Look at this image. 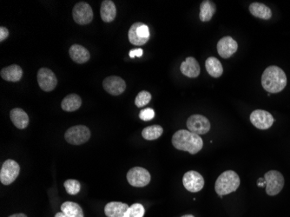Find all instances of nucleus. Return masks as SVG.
I'll list each match as a JSON object with an SVG mask.
<instances>
[{"label": "nucleus", "mask_w": 290, "mask_h": 217, "mask_svg": "<svg viewBox=\"0 0 290 217\" xmlns=\"http://www.w3.org/2000/svg\"><path fill=\"white\" fill-rule=\"evenodd\" d=\"M205 67H206L208 73L213 78L217 79L223 75V65L216 58L211 57V58L207 59L206 62H205Z\"/></svg>", "instance_id": "24"}, {"label": "nucleus", "mask_w": 290, "mask_h": 217, "mask_svg": "<svg viewBox=\"0 0 290 217\" xmlns=\"http://www.w3.org/2000/svg\"><path fill=\"white\" fill-rule=\"evenodd\" d=\"M64 185L66 192L72 196H75L77 194L79 193L81 190L80 182L74 179H69L67 181H65Z\"/></svg>", "instance_id": "29"}, {"label": "nucleus", "mask_w": 290, "mask_h": 217, "mask_svg": "<svg viewBox=\"0 0 290 217\" xmlns=\"http://www.w3.org/2000/svg\"><path fill=\"white\" fill-rule=\"evenodd\" d=\"M262 85L269 93H279L285 89L287 77L285 72L278 66H270L263 71Z\"/></svg>", "instance_id": "2"}, {"label": "nucleus", "mask_w": 290, "mask_h": 217, "mask_svg": "<svg viewBox=\"0 0 290 217\" xmlns=\"http://www.w3.org/2000/svg\"><path fill=\"white\" fill-rule=\"evenodd\" d=\"M128 36H129V40L132 44L143 45L150 39L151 33L148 25L143 23L137 22L131 25V27L129 30Z\"/></svg>", "instance_id": "5"}, {"label": "nucleus", "mask_w": 290, "mask_h": 217, "mask_svg": "<svg viewBox=\"0 0 290 217\" xmlns=\"http://www.w3.org/2000/svg\"><path fill=\"white\" fill-rule=\"evenodd\" d=\"M10 118L12 121V123L20 130L25 129L28 126L29 117L26 112L20 109V108H14L10 112Z\"/></svg>", "instance_id": "19"}, {"label": "nucleus", "mask_w": 290, "mask_h": 217, "mask_svg": "<svg viewBox=\"0 0 290 217\" xmlns=\"http://www.w3.org/2000/svg\"><path fill=\"white\" fill-rule=\"evenodd\" d=\"M155 117V111L151 108L143 109L140 111L139 118L143 121H151V119L154 118Z\"/></svg>", "instance_id": "31"}, {"label": "nucleus", "mask_w": 290, "mask_h": 217, "mask_svg": "<svg viewBox=\"0 0 290 217\" xmlns=\"http://www.w3.org/2000/svg\"><path fill=\"white\" fill-rule=\"evenodd\" d=\"M70 57L75 63H86L91 58L90 52L86 48L80 45V44H73L69 50Z\"/></svg>", "instance_id": "17"}, {"label": "nucleus", "mask_w": 290, "mask_h": 217, "mask_svg": "<svg viewBox=\"0 0 290 217\" xmlns=\"http://www.w3.org/2000/svg\"><path fill=\"white\" fill-rule=\"evenodd\" d=\"M64 138L66 142L73 145H81L89 141L91 138V130L84 125H76L69 128L65 134Z\"/></svg>", "instance_id": "4"}, {"label": "nucleus", "mask_w": 290, "mask_h": 217, "mask_svg": "<svg viewBox=\"0 0 290 217\" xmlns=\"http://www.w3.org/2000/svg\"><path fill=\"white\" fill-rule=\"evenodd\" d=\"M187 128L196 135L207 134L211 130V122L202 115H192L187 120Z\"/></svg>", "instance_id": "10"}, {"label": "nucleus", "mask_w": 290, "mask_h": 217, "mask_svg": "<svg viewBox=\"0 0 290 217\" xmlns=\"http://www.w3.org/2000/svg\"><path fill=\"white\" fill-rule=\"evenodd\" d=\"M103 89L112 96L121 95L126 89V83L123 79L116 76L108 77L103 80Z\"/></svg>", "instance_id": "14"}, {"label": "nucleus", "mask_w": 290, "mask_h": 217, "mask_svg": "<svg viewBox=\"0 0 290 217\" xmlns=\"http://www.w3.org/2000/svg\"><path fill=\"white\" fill-rule=\"evenodd\" d=\"M266 182V192L273 197L278 195L284 187V178L282 174L276 170H270L264 176Z\"/></svg>", "instance_id": "6"}, {"label": "nucleus", "mask_w": 290, "mask_h": 217, "mask_svg": "<svg viewBox=\"0 0 290 217\" xmlns=\"http://www.w3.org/2000/svg\"><path fill=\"white\" fill-rule=\"evenodd\" d=\"M183 183L184 188L192 193H196L203 190L204 187V179L201 174L191 170L184 174L183 178Z\"/></svg>", "instance_id": "11"}, {"label": "nucleus", "mask_w": 290, "mask_h": 217, "mask_svg": "<svg viewBox=\"0 0 290 217\" xmlns=\"http://www.w3.org/2000/svg\"><path fill=\"white\" fill-rule=\"evenodd\" d=\"M72 16L77 24L81 25L90 24L93 20L92 6L85 2H79L75 4L72 10Z\"/></svg>", "instance_id": "9"}, {"label": "nucleus", "mask_w": 290, "mask_h": 217, "mask_svg": "<svg viewBox=\"0 0 290 217\" xmlns=\"http://www.w3.org/2000/svg\"><path fill=\"white\" fill-rule=\"evenodd\" d=\"M163 132V127L160 125H152L146 127L142 131L143 138L149 141L159 138Z\"/></svg>", "instance_id": "27"}, {"label": "nucleus", "mask_w": 290, "mask_h": 217, "mask_svg": "<svg viewBox=\"0 0 290 217\" xmlns=\"http://www.w3.org/2000/svg\"><path fill=\"white\" fill-rule=\"evenodd\" d=\"M144 214V207L140 203H134L128 209L124 217H143Z\"/></svg>", "instance_id": "28"}, {"label": "nucleus", "mask_w": 290, "mask_h": 217, "mask_svg": "<svg viewBox=\"0 0 290 217\" xmlns=\"http://www.w3.org/2000/svg\"><path fill=\"white\" fill-rule=\"evenodd\" d=\"M172 144L176 150L187 151L192 155L198 153L203 149V139L199 135L190 130H180L172 137Z\"/></svg>", "instance_id": "1"}, {"label": "nucleus", "mask_w": 290, "mask_h": 217, "mask_svg": "<svg viewBox=\"0 0 290 217\" xmlns=\"http://www.w3.org/2000/svg\"><path fill=\"white\" fill-rule=\"evenodd\" d=\"M20 172V167L14 160L9 159L3 163L0 171V181L4 185H10L16 180Z\"/></svg>", "instance_id": "8"}, {"label": "nucleus", "mask_w": 290, "mask_h": 217, "mask_svg": "<svg viewBox=\"0 0 290 217\" xmlns=\"http://www.w3.org/2000/svg\"><path fill=\"white\" fill-rule=\"evenodd\" d=\"M9 37V31L7 28L1 26L0 27V41L3 42L4 40L6 39Z\"/></svg>", "instance_id": "33"}, {"label": "nucleus", "mask_w": 290, "mask_h": 217, "mask_svg": "<svg viewBox=\"0 0 290 217\" xmlns=\"http://www.w3.org/2000/svg\"><path fill=\"white\" fill-rule=\"evenodd\" d=\"M101 19L105 23H111L116 17V8L112 0H104L101 4L100 8Z\"/></svg>", "instance_id": "20"}, {"label": "nucleus", "mask_w": 290, "mask_h": 217, "mask_svg": "<svg viewBox=\"0 0 290 217\" xmlns=\"http://www.w3.org/2000/svg\"><path fill=\"white\" fill-rule=\"evenodd\" d=\"M128 182L133 187L143 188L151 182V174L147 170L141 167H134L128 171Z\"/></svg>", "instance_id": "7"}, {"label": "nucleus", "mask_w": 290, "mask_h": 217, "mask_svg": "<svg viewBox=\"0 0 290 217\" xmlns=\"http://www.w3.org/2000/svg\"><path fill=\"white\" fill-rule=\"evenodd\" d=\"M61 212L68 217H84V211L79 204L73 201H65L61 205Z\"/></svg>", "instance_id": "25"}, {"label": "nucleus", "mask_w": 290, "mask_h": 217, "mask_svg": "<svg viewBox=\"0 0 290 217\" xmlns=\"http://www.w3.org/2000/svg\"><path fill=\"white\" fill-rule=\"evenodd\" d=\"M257 185L259 187H264L266 186V182H265V179L263 178H259L258 182H257Z\"/></svg>", "instance_id": "34"}, {"label": "nucleus", "mask_w": 290, "mask_h": 217, "mask_svg": "<svg viewBox=\"0 0 290 217\" xmlns=\"http://www.w3.org/2000/svg\"><path fill=\"white\" fill-rule=\"evenodd\" d=\"M66 217V216H65V215H64V213H63V212H58V213H57L56 215H55V217Z\"/></svg>", "instance_id": "36"}, {"label": "nucleus", "mask_w": 290, "mask_h": 217, "mask_svg": "<svg viewBox=\"0 0 290 217\" xmlns=\"http://www.w3.org/2000/svg\"><path fill=\"white\" fill-rule=\"evenodd\" d=\"M240 178L233 170H227L219 176L215 182V192L223 196L234 192L240 186Z\"/></svg>", "instance_id": "3"}, {"label": "nucleus", "mask_w": 290, "mask_h": 217, "mask_svg": "<svg viewBox=\"0 0 290 217\" xmlns=\"http://www.w3.org/2000/svg\"><path fill=\"white\" fill-rule=\"evenodd\" d=\"M250 12L253 16L262 20H271L272 12L265 4L262 3H253L250 5Z\"/></svg>", "instance_id": "23"}, {"label": "nucleus", "mask_w": 290, "mask_h": 217, "mask_svg": "<svg viewBox=\"0 0 290 217\" xmlns=\"http://www.w3.org/2000/svg\"><path fill=\"white\" fill-rule=\"evenodd\" d=\"M38 83L44 91L50 92L56 88L58 79L54 72L48 68H41L38 72Z\"/></svg>", "instance_id": "12"}, {"label": "nucleus", "mask_w": 290, "mask_h": 217, "mask_svg": "<svg viewBox=\"0 0 290 217\" xmlns=\"http://www.w3.org/2000/svg\"><path fill=\"white\" fill-rule=\"evenodd\" d=\"M151 94L146 91H140L135 99L136 107H144L151 102Z\"/></svg>", "instance_id": "30"}, {"label": "nucleus", "mask_w": 290, "mask_h": 217, "mask_svg": "<svg viewBox=\"0 0 290 217\" xmlns=\"http://www.w3.org/2000/svg\"><path fill=\"white\" fill-rule=\"evenodd\" d=\"M215 11H216V7L213 2L209 0L203 1L200 6V14H199L200 20L203 22L210 21L212 19V17L214 16Z\"/></svg>", "instance_id": "26"}, {"label": "nucleus", "mask_w": 290, "mask_h": 217, "mask_svg": "<svg viewBox=\"0 0 290 217\" xmlns=\"http://www.w3.org/2000/svg\"><path fill=\"white\" fill-rule=\"evenodd\" d=\"M180 70L183 75L186 76L188 78L195 79L200 75L201 68L195 59L192 57H189L185 61H183V63H181Z\"/></svg>", "instance_id": "16"}, {"label": "nucleus", "mask_w": 290, "mask_h": 217, "mask_svg": "<svg viewBox=\"0 0 290 217\" xmlns=\"http://www.w3.org/2000/svg\"><path fill=\"white\" fill-rule=\"evenodd\" d=\"M130 207L126 203L120 201L109 202L104 207V213L107 217H124Z\"/></svg>", "instance_id": "18"}, {"label": "nucleus", "mask_w": 290, "mask_h": 217, "mask_svg": "<svg viewBox=\"0 0 290 217\" xmlns=\"http://www.w3.org/2000/svg\"><path fill=\"white\" fill-rule=\"evenodd\" d=\"M195 217L194 216H192V215H185V216H183V217Z\"/></svg>", "instance_id": "37"}, {"label": "nucleus", "mask_w": 290, "mask_h": 217, "mask_svg": "<svg viewBox=\"0 0 290 217\" xmlns=\"http://www.w3.org/2000/svg\"><path fill=\"white\" fill-rule=\"evenodd\" d=\"M143 50H142L141 48H138V49H133V50H131V51H130V53H129V55H130L131 59H133V58H135V57H137V58L142 57V56H143Z\"/></svg>", "instance_id": "32"}, {"label": "nucleus", "mask_w": 290, "mask_h": 217, "mask_svg": "<svg viewBox=\"0 0 290 217\" xmlns=\"http://www.w3.org/2000/svg\"><path fill=\"white\" fill-rule=\"evenodd\" d=\"M9 217H27L24 214H14V215H12V216H10Z\"/></svg>", "instance_id": "35"}, {"label": "nucleus", "mask_w": 290, "mask_h": 217, "mask_svg": "<svg viewBox=\"0 0 290 217\" xmlns=\"http://www.w3.org/2000/svg\"><path fill=\"white\" fill-rule=\"evenodd\" d=\"M0 75L2 79L8 82H19L22 79L23 70L19 65L12 64L8 67H4L1 70Z\"/></svg>", "instance_id": "21"}, {"label": "nucleus", "mask_w": 290, "mask_h": 217, "mask_svg": "<svg viewBox=\"0 0 290 217\" xmlns=\"http://www.w3.org/2000/svg\"><path fill=\"white\" fill-rule=\"evenodd\" d=\"M251 122L259 130H268L274 123L273 116L263 110H255L251 115Z\"/></svg>", "instance_id": "13"}, {"label": "nucleus", "mask_w": 290, "mask_h": 217, "mask_svg": "<svg viewBox=\"0 0 290 217\" xmlns=\"http://www.w3.org/2000/svg\"><path fill=\"white\" fill-rule=\"evenodd\" d=\"M81 105H82V99L77 94H70L66 96L61 103L62 109L68 112H72L78 110Z\"/></svg>", "instance_id": "22"}, {"label": "nucleus", "mask_w": 290, "mask_h": 217, "mask_svg": "<svg viewBox=\"0 0 290 217\" xmlns=\"http://www.w3.org/2000/svg\"><path fill=\"white\" fill-rule=\"evenodd\" d=\"M237 42L230 36L221 39L217 43V52L223 59L231 58L237 51Z\"/></svg>", "instance_id": "15"}]
</instances>
